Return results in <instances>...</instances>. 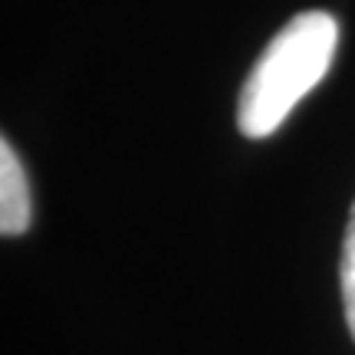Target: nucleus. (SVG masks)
Wrapping results in <instances>:
<instances>
[{
  "label": "nucleus",
  "mask_w": 355,
  "mask_h": 355,
  "mask_svg": "<svg viewBox=\"0 0 355 355\" xmlns=\"http://www.w3.org/2000/svg\"><path fill=\"white\" fill-rule=\"evenodd\" d=\"M339 26L329 13L306 10L266 43L237 99V125L247 139L273 135L306 92L332 66Z\"/></svg>",
  "instance_id": "obj_1"
},
{
  "label": "nucleus",
  "mask_w": 355,
  "mask_h": 355,
  "mask_svg": "<svg viewBox=\"0 0 355 355\" xmlns=\"http://www.w3.org/2000/svg\"><path fill=\"white\" fill-rule=\"evenodd\" d=\"M339 286H343V306H345V322L355 339V204L349 214V227H345L343 241V260H339Z\"/></svg>",
  "instance_id": "obj_3"
},
{
  "label": "nucleus",
  "mask_w": 355,
  "mask_h": 355,
  "mask_svg": "<svg viewBox=\"0 0 355 355\" xmlns=\"http://www.w3.org/2000/svg\"><path fill=\"white\" fill-rule=\"evenodd\" d=\"M33 204H30V184L20 158L10 141L0 145V230L3 237H17L30 227Z\"/></svg>",
  "instance_id": "obj_2"
}]
</instances>
